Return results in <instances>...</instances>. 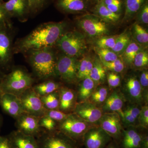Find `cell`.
Returning a JSON list of instances; mask_svg holds the SVG:
<instances>
[{"label":"cell","instance_id":"38","mask_svg":"<svg viewBox=\"0 0 148 148\" xmlns=\"http://www.w3.org/2000/svg\"><path fill=\"white\" fill-rule=\"evenodd\" d=\"M98 57L102 62H110L115 61L119 57L112 50L108 49H96Z\"/></svg>","mask_w":148,"mask_h":148},{"label":"cell","instance_id":"41","mask_svg":"<svg viewBox=\"0 0 148 148\" xmlns=\"http://www.w3.org/2000/svg\"><path fill=\"white\" fill-rule=\"evenodd\" d=\"M139 82L142 88V91L146 102H148V72L146 69L143 70L138 77Z\"/></svg>","mask_w":148,"mask_h":148},{"label":"cell","instance_id":"30","mask_svg":"<svg viewBox=\"0 0 148 148\" xmlns=\"http://www.w3.org/2000/svg\"><path fill=\"white\" fill-rule=\"evenodd\" d=\"M110 88L106 86L100 85L97 86L92 93L89 101L100 107L102 106L109 95Z\"/></svg>","mask_w":148,"mask_h":148},{"label":"cell","instance_id":"5","mask_svg":"<svg viewBox=\"0 0 148 148\" xmlns=\"http://www.w3.org/2000/svg\"><path fill=\"white\" fill-rule=\"evenodd\" d=\"M77 27L90 38H99L108 34V23L92 13L83 14L75 18Z\"/></svg>","mask_w":148,"mask_h":148},{"label":"cell","instance_id":"33","mask_svg":"<svg viewBox=\"0 0 148 148\" xmlns=\"http://www.w3.org/2000/svg\"><path fill=\"white\" fill-rule=\"evenodd\" d=\"M30 9V17L40 13L47 8L54 0H27Z\"/></svg>","mask_w":148,"mask_h":148},{"label":"cell","instance_id":"46","mask_svg":"<svg viewBox=\"0 0 148 148\" xmlns=\"http://www.w3.org/2000/svg\"><path fill=\"white\" fill-rule=\"evenodd\" d=\"M2 3H0V27H13L11 17L3 8Z\"/></svg>","mask_w":148,"mask_h":148},{"label":"cell","instance_id":"34","mask_svg":"<svg viewBox=\"0 0 148 148\" xmlns=\"http://www.w3.org/2000/svg\"><path fill=\"white\" fill-rule=\"evenodd\" d=\"M132 36L134 40L140 45L147 44L148 42V33L147 31L139 23H135L132 27Z\"/></svg>","mask_w":148,"mask_h":148},{"label":"cell","instance_id":"22","mask_svg":"<svg viewBox=\"0 0 148 148\" xmlns=\"http://www.w3.org/2000/svg\"><path fill=\"white\" fill-rule=\"evenodd\" d=\"M7 137L11 148H38L36 138L17 130L11 132Z\"/></svg>","mask_w":148,"mask_h":148},{"label":"cell","instance_id":"7","mask_svg":"<svg viewBox=\"0 0 148 148\" xmlns=\"http://www.w3.org/2000/svg\"><path fill=\"white\" fill-rule=\"evenodd\" d=\"M14 34L13 27H0V71L3 73L11 68L13 62Z\"/></svg>","mask_w":148,"mask_h":148},{"label":"cell","instance_id":"18","mask_svg":"<svg viewBox=\"0 0 148 148\" xmlns=\"http://www.w3.org/2000/svg\"><path fill=\"white\" fill-rule=\"evenodd\" d=\"M140 127L131 126L123 129L121 139V148H141L142 140L145 134Z\"/></svg>","mask_w":148,"mask_h":148},{"label":"cell","instance_id":"2","mask_svg":"<svg viewBox=\"0 0 148 148\" xmlns=\"http://www.w3.org/2000/svg\"><path fill=\"white\" fill-rule=\"evenodd\" d=\"M56 48H44L27 51L24 55L35 75L40 80H46L57 77Z\"/></svg>","mask_w":148,"mask_h":148},{"label":"cell","instance_id":"20","mask_svg":"<svg viewBox=\"0 0 148 148\" xmlns=\"http://www.w3.org/2000/svg\"><path fill=\"white\" fill-rule=\"evenodd\" d=\"M126 102L121 90L116 89L109 94L106 101L101 106V108L103 113L116 112L121 117L123 113L124 104Z\"/></svg>","mask_w":148,"mask_h":148},{"label":"cell","instance_id":"1","mask_svg":"<svg viewBox=\"0 0 148 148\" xmlns=\"http://www.w3.org/2000/svg\"><path fill=\"white\" fill-rule=\"evenodd\" d=\"M68 21H50L40 24L25 36L14 42V54L55 47L60 37L69 30Z\"/></svg>","mask_w":148,"mask_h":148},{"label":"cell","instance_id":"29","mask_svg":"<svg viewBox=\"0 0 148 148\" xmlns=\"http://www.w3.org/2000/svg\"><path fill=\"white\" fill-rule=\"evenodd\" d=\"M143 49L141 45L135 40H132L121 56L125 63L128 65H132L137 53Z\"/></svg>","mask_w":148,"mask_h":148},{"label":"cell","instance_id":"4","mask_svg":"<svg viewBox=\"0 0 148 148\" xmlns=\"http://www.w3.org/2000/svg\"><path fill=\"white\" fill-rule=\"evenodd\" d=\"M61 53L78 58L87 50L85 38L76 30H68L58 39L55 46Z\"/></svg>","mask_w":148,"mask_h":148},{"label":"cell","instance_id":"40","mask_svg":"<svg viewBox=\"0 0 148 148\" xmlns=\"http://www.w3.org/2000/svg\"><path fill=\"white\" fill-rule=\"evenodd\" d=\"M39 125L42 129L47 131L57 130L58 123L49 117L44 115L39 118Z\"/></svg>","mask_w":148,"mask_h":148},{"label":"cell","instance_id":"43","mask_svg":"<svg viewBox=\"0 0 148 148\" xmlns=\"http://www.w3.org/2000/svg\"><path fill=\"white\" fill-rule=\"evenodd\" d=\"M138 124L140 127L145 129H147L148 127V105H145L141 107L139 117H138Z\"/></svg>","mask_w":148,"mask_h":148},{"label":"cell","instance_id":"27","mask_svg":"<svg viewBox=\"0 0 148 148\" xmlns=\"http://www.w3.org/2000/svg\"><path fill=\"white\" fill-rule=\"evenodd\" d=\"M106 69L98 57L93 59V66L89 77L95 83L97 86L103 84L107 78Z\"/></svg>","mask_w":148,"mask_h":148},{"label":"cell","instance_id":"50","mask_svg":"<svg viewBox=\"0 0 148 148\" xmlns=\"http://www.w3.org/2000/svg\"><path fill=\"white\" fill-rule=\"evenodd\" d=\"M141 148H148V136L145 133L142 140Z\"/></svg>","mask_w":148,"mask_h":148},{"label":"cell","instance_id":"53","mask_svg":"<svg viewBox=\"0 0 148 148\" xmlns=\"http://www.w3.org/2000/svg\"><path fill=\"white\" fill-rule=\"evenodd\" d=\"M3 124V118L1 115L0 114V130H1V127H2Z\"/></svg>","mask_w":148,"mask_h":148},{"label":"cell","instance_id":"16","mask_svg":"<svg viewBox=\"0 0 148 148\" xmlns=\"http://www.w3.org/2000/svg\"><path fill=\"white\" fill-rule=\"evenodd\" d=\"M39 118L27 113H23L15 119L16 130L25 135L36 138L43 130L39 125Z\"/></svg>","mask_w":148,"mask_h":148},{"label":"cell","instance_id":"32","mask_svg":"<svg viewBox=\"0 0 148 148\" xmlns=\"http://www.w3.org/2000/svg\"><path fill=\"white\" fill-rule=\"evenodd\" d=\"M40 97L44 107L47 110H58L59 106L58 90Z\"/></svg>","mask_w":148,"mask_h":148},{"label":"cell","instance_id":"35","mask_svg":"<svg viewBox=\"0 0 148 148\" xmlns=\"http://www.w3.org/2000/svg\"><path fill=\"white\" fill-rule=\"evenodd\" d=\"M119 35L103 36L98 39L96 42L97 48L112 49L115 45Z\"/></svg>","mask_w":148,"mask_h":148},{"label":"cell","instance_id":"39","mask_svg":"<svg viewBox=\"0 0 148 148\" xmlns=\"http://www.w3.org/2000/svg\"><path fill=\"white\" fill-rule=\"evenodd\" d=\"M106 6L111 11L122 15L124 11V0H103Z\"/></svg>","mask_w":148,"mask_h":148},{"label":"cell","instance_id":"28","mask_svg":"<svg viewBox=\"0 0 148 148\" xmlns=\"http://www.w3.org/2000/svg\"><path fill=\"white\" fill-rule=\"evenodd\" d=\"M62 86L61 84L51 80H46L45 81L33 86V89L40 97L47 95L58 90Z\"/></svg>","mask_w":148,"mask_h":148},{"label":"cell","instance_id":"8","mask_svg":"<svg viewBox=\"0 0 148 148\" xmlns=\"http://www.w3.org/2000/svg\"><path fill=\"white\" fill-rule=\"evenodd\" d=\"M38 148H79V144L58 130H43L36 138Z\"/></svg>","mask_w":148,"mask_h":148},{"label":"cell","instance_id":"17","mask_svg":"<svg viewBox=\"0 0 148 148\" xmlns=\"http://www.w3.org/2000/svg\"><path fill=\"white\" fill-rule=\"evenodd\" d=\"M3 7L11 18H16L25 22L30 17V9L27 0H8L2 3Z\"/></svg>","mask_w":148,"mask_h":148},{"label":"cell","instance_id":"25","mask_svg":"<svg viewBox=\"0 0 148 148\" xmlns=\"http://www.w3.org/2000/svg\"><path fill=\"white\" fill-rule=\"evenodd\" d=\"M77 92H76L78 102L89 100L97 86L89 77L80 81ZM77 102V103H78Z\"/></svg>","mask_w":148,"mask_h":148},{"label":"cell","instance_id":"44","mask_svg":"<svg viewBox=\"0 0 148 148\" xmlns=\"http://www.w3.org/2000/svg\"><path fill=\"white\" fill-rule=\"evenodd\" d=\"M107 79L109 88H116L121 84V78L117 73L110 72L107 75Z\"/></svg>","mask_w":148,"mask_h":148},{"label":"cell","instance_id":"13","mask_svg":"<svg viewBox=\"0 0 148 148\" xmlns=\"http://www.w3.org/2000/svg\"><path fill=\"white\" fill-rule=\"evenodd\" d=\"M73 112L93 125H98L103 114L101 107L96 106L89 100L77 103Z\"/></svg>","mask_w":148,"mask_h":148},{"label":"cell","instance_id":"48","mask_svg":"<svg viewBox=\"0 0 148 148\" xmlns=\"http://www.w3.org/2000/svg\"><path fill=\"white\" fill-rule=\"evenodd\" d=\"M0 148H11L7 136L4 137L0 135Z\"/></svg>","mask_w":148,"mask_h":148},{"label":"cell","instance_id":"37","mask_svg":"<svg viewBox=\"0 0 148 148\" xmlns=\"http://www.w3.org/2000/svg\"><path fill=\"white\" fill-rule=\"evenodd\" d=\"M148 53L147 51L142 49L135 56L133 64L136 69H144L147 66Z\"/></svg>","mask_w":148,"mask_h":148},{"label":"cell","instance_id":"23","mask_svg":"<svg viewBox=\"0 0 148 148\" xmlns=\"http://www.w3.org/2000/svg\"><path fill=\"white\" fill-rule=\"evenodd\" d=\"M90 11L108 24L117 23L120 20L122 16L121 14L114 13L110 10L105 5L103 0L94 5Z\"/></svg>","mask_w":148,"mask_h":148},{"label":"cell","instance_id":"24","mask_svg":"<svg viewBox=\"0 0 148 148\" xmlns=\"http://www.w3.org/2000/svg\"><path fill=\"white\" fill-rule=\"evenodd\" d=\"M142 106L134 103H129L123 108L121 117V122L124 128L131 126H138V117Z\"/></svg>","mask_w":148,"mask_h":148},{"label":"cell","instance_id":"47","mask_svg":"<svg viewBox=\"0 0 148 148\" xmlns=\"http://www.w3.org/2000/svg\"><path fill=\"white\" fill-rule=\"evenodd\" d=\"M88 56L83 57L81 60H79L77 70L78 81H80L85 78L86 71L87 68V64Z\"/></svg>","mask_w":148,"mask_h":148},{"label":"cell","instance_id":"3","mask_svg":"<svg viewBox=\"0 0 148 148\" xmlns=\"http://www.w3.org/2000/svg\"><path fill=\"white\" fill-rule=\"evenodd\" d=\"M34 77L24 67H12L8 73L5 74L0 86V92L13 94L19 97L26 90L33 87Z\"/></svg>","mask_w":148,"mask_h":148},{"label":"cell","instance_id":"6","mask_svg":"<svg viewBox=\"0 0 148 148\" xmlns=\"http://www.w3.org/2000/svg\"><path fill=\"white\" fill-rule=\"evenodd\" d=\"M93 125L73 112L58 123L57 130L79 144L86 132Z\"/></svg>","mask_w":148,"mask_h":148},{"label":"cell","instance_id":"45","mask_svg":"<svg viewBox=\"0 0 148 148\" xmlns=\"http://www.w3.org/2000/svg\"><path fill=\"white\" fill-rule=\"evenodd\" d=\"M135 17L138 22L143 24H148V1H147L136 14Z\"/></svg>","mask_w":148,"mask_h":148},{"label":"cell","instance_id":"11","mask_svg":"<svg viewBox=\"0 0 148 148\" xmlns=\"http://www.w3.org/2000/svg\"><path fill=\"white\" fill-rule=\"evenodd\" d=\"M18 97L24 112L39 118L45 115L47 110L43 105L40 97L33 88L26 90Z\"/></svg>","mask_w":148,"mask_h":148},{"label":"cell","instance_id":"42","mask_svg":"<svg viewBox=\"0 0 148 148\" xmlns=\"http://www.w3.org/2000/svg\"><path fill=\"white\" fill-rule=\"evenodd\" d=\"M69 114L66 113L59 110H47L45 115L49 117L58 123L66 119Z\"/></svg>","mask_w":148,"mask_h":148},{"label":"cell","instance_id":"15","mask_svg":"<svg viewBox=\"0 0 148 148\" xmlns=\"http://www.w3.org/2000/svg\"><path fill=\"white\" fill-rule=\"evenodd\" d=\"M57 10L64 14L88 13L93 6L90 0H54Z\"/></svg>","mask_w":148,"mask_h":148},{"label":"cell","instance_id":"9","mask_svg":"<svg viewBox=\"0 0 148 148\" xmlns=\"http://www.w3.org/2000/svg\"><path fill=\"white\" fill-rule=\"evenodd\" d=\"M79 60L64 53H58L56 65L57 76L69 84L77 82V70Z\"/></svg>","mask_w":148,"mask_h":148},{"label":"cell","instance_id":"21","mask_svg":"<svg viewBox=\"0 0 148 148\" xmlns=\"http://www.w3.org/2000/svg\"><path fill=\"white\" fill-rule=\"evenodd\" d=\"M58 110L67 114L73 113L77 103V93L71 88L62 86L59 89Z\"/></svg>","mask_w":148,"mask_h":148},{"label":"cell","instance_id":"52","mask_svg":"<svg viewBox=\"0 0 148 148\" xmlns=\"http://www.w3.org/2000/svg\"><path fill=\"white\" fill-rule=\"evenodd\" d=\"M90 1H91V3H92V5L93 6L95 4L99 2L101 0H90Z\"/></svg>","mask_w":148,"mask_h":148},{"label":"cell","instance_id":"12","mask_svg":"<svg viewBox=\"0 0 148 148\" xmlns=\"http://www.w3.org/2000/svg\"><path fill=\"white\" fill-rule=\"evenodd\" d=\"M98 125L117 143L120 141L123 128L119 114L104 113L99 120Z\"/></svg>","mask_w":148,"mask_h":148},{"label":"cell","instance_id":"31","mask_svg":"<svg viewBox=\"0 0 148 148\" xmlns=\"http://www.w3.org/2000/svg\"><path fill=\"white\" fill-rule=\"evenodd\" d=\"M131 33L126 31L119 35L116 42L115 45L111 49L118 55H121L127 46L132 40Z\"/></svg>","mask_w":148,"mask_h":148},{"label":"cell","instance_id":"51","mask_svg":"<svg viewBox=\"0 0 148 148\" xmlns=\"http://www.w3.org/2000/svg\"><path fill=\"white\" fill-rule=\"evenodd\" d=\"M5 74V73H4L0 71V86H1V83L3 77L4 75ZM0 94H1V92H0Z\"/></svg>","mask_w":148,"mask_h":148},{"label":"cell","instance_id":"19","mask_svg":"<svg viewBox=\"0 0 148 148\" xmlns=\"http://www.w3.org/2000/svg\"><path fill=\"white\" fill-rule=\"evenodd\" d=\"M0 106L5 112L15 119L24 112L18 97L10 93L0 94Z\"/></svg>","mask_w":148,"mask_h":148},{"label":"cell","instance_id":"10","mask_svg":"<svg viewBox=\"0 0 148 148\" xmlns=\"http://www.w3.org/2000/svg\"><path fill=\"white\" fill-rule=\"evenodd\" d=\"M123 82L121 90L126 101L141 106L147 105L137 75L134 74L129 75L125 78Z\"/></svg>","mask_w":148,"mask_h":148},{"label":"cell","instance_id":"36","mask_svg":"<svg viewBox=\"0 0 148 148\" xmlns=\"http://www.w3.org/2000/svg\"><path fill=\"white\" fill-rule=\"evenodd\" d=\"M102 63L106 70L117 73L123 71L125 68L124 61L122 58L119 57L116 60L112 62H102Z\"/></svg>","mask_w":148,"mask_h":148},{"label":"cell","instance_id":"49","mask_svg":"<svg viewBox=\"0 0 148 148\" xmlns=\"http://www.w3.org/2000/svg\"><path fill=\"white\" fill-rule=\"evenodd\" d=\"M105 148H121L118 143L114 140H112L106 146Z\"/></svg>","mask_w":148,"mask_h":148},{"label":"cell","instance_id":"26","mask_svg":"<svg viewBox=\"0 0 148 148\" xmlns=\"http://www.w3.org/2000/svg\"><path fill=\"white\" fill-rule=\"evenodd\" d=\"M147 0H124L123 21L127 22L135 17L140 9Z\"/></svg>","mask_w":148,"mask_h":148},{"label":"cell","instance_id":"54","mask_svg":"<svg viewBox=\"0 0 148 148\" xmlns=\"http://www.w3.org/2000/svg\"><path fill=\"white\" fill-rule=\"evenodd\" d=\"M3 0H0V3H3Z\"/></svg>","mask_w":148,"mask_h":148},{"label":"cell","instance_id":"14","mask_svg":"<svg viewBox=\"0 0 148 148\" xmlns=\"http://www.w3.org/2000/svg\"><path fill=\"white\" fill-rule=\"evenodd\" d=\"M113 139L98 125H93L86 132L82 143L86 148H105Z\"/></svg>","mask_w":148,"mask_h":148}]
</instances>
